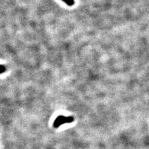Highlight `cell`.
Wrapping results in <instances>:
<instances>
[{
    "label": "cell",
    "instance_id": "obj_1",
    "mask_svg": "<svg viewBox=\"0 0 149 149\" xmlns=\"http://www.w3.org/2000/svg\"><path fill=\"white\" fill-rule=\"evenodd\" d=\"M74 121V117L72 116L66 117L64 115H59L53 122V127L55 128H59V126L64 124H69Z\"/></svg>",
    "mask_w": 149,
    "mask_h": 149
},
{
    "label": "cell",
    "instance_id": "obj_2",
    "mask_svg": "<svg viewBox=\"0 0 149 149\" xmlns=\"http://www.w3.org/2000/svg\"><path fill=\"white\" fill-rule=\"evenodd\" d=\"M61 1H63L65 3H66L68 6H73L74 3V0H61Z\"/></svg>",
    "mask_w": 149,
    "mask_h": 149
},
{
    "label": "cell",
    "instance_id": "obj_3",
    "mask_svg": "<svg viewBox=\"0 0 149 149\" xmlns=\"http://www.w3.org/2000/svg\"><path fill=\"white\" fill-rule=\"evenodd\" d=\"M6 70V68L3 65H0V74H2Z\"/></svg>",
    "mask_w": 149,
    "mask_h": 149
}]
</instances>
